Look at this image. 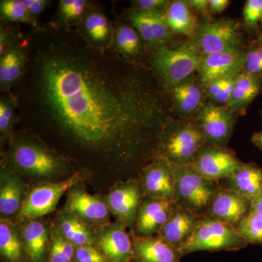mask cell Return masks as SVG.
<instances>
[{
  "label": "cell",
  "mask_w": 262,
  "mask_h": 262,
  "mask_svg": "<svg viewBox=\"0 0 262 262\" xmlns=\"http://www.w3.org/2000/svg\"><path fill=\"white\" fill-rule=\"evenodd\" d=\"M73 44L53 41L34 57L39 115L80 145L125 158L150 138H161L170 115L149 77Z\"/></svg>",
  "instance_id": "1"
},
{
  "label": "cell",
  "mask_w": 262,
  "mask_h": 262,
  "mask_svg": "<svg viewBox=\"0 0 262 262\" xmlns=\"http://www.w3.org/2000/svg\"><path fill=\"white\" fill-rule=\"evenodd\" d=\"M202 57L194 42L184 41L176 47L166 45L155 49L152 66L163 85L173 89L198 70Z\"/></svg>",
  "instance_id": "2"
},
{
  "label": "cell",
  "mask_w": 262,
  "mask_h": 262,
  "mask_svg": "<svg viewBox=\"0 0 262 262\" xmlns=\"http://www.w3.org/2000/svg\"><path fill=\"white\" fill-rule=\"evenodd\" d=\"M176 180L175 199L179 206L198 215L208 211L216 193L213 181L203 175L193 165H173Z\"/></svg>",
  "instance_id": "3"
},
{
  "label": "cell",
  "mask_w": 262,
  "mask_h": 262,
  "mask_svg": "<svg viewBox=\"0 0 262 262\" xmlns=\"http://www.w3.org/2000/svg\"><path fill=\"white\" fill-rule=\"evenodd\" d=\"M247 244L235 227L205 218L199 220L192 235L179 251L184 256L195 251H235Z\"/></svg>",
  "instance_id": "4"
},
{
  "label": "cell",
  "mask_w": 262,
  "mask_h": 262,
  "mask_svg": "<svg viewBox=\"0 0 262 262\" xmlns=\"http://www.w3.org/2000/svg\"><path fill=\"white\" fill-rule=\"evenodd\" d=\"M194 43L202 55L241 51V26L231 18L208 19L196 29Z\"/></svg>",
  "instance_id": "5"
},
{
  "label": "cell",
  "mask_w": 262,
  "mask_h": 262,
  "mask_svg": "<svg viewBox=\"0 0 262 262\" xmlns=\"http://www.w3.org/2000/svg\"><path fill=\"white\" fill-rule=\"evenodd\" d=\"M81 179L82 176L78 172L62 182L43 183L36 186L24 200L18 212L19 219L30 222L49 214L56 209L63 194L77 185Z\"/></svg>",
  "instance_id": "6"
},
{
  "label": "cell",
  "mask_w": 262,
  "mask_h": 262,
  "mask_svg": "<svg viewBox=\"0 0 262 262\" xmlns=\"http://www.w3.org/2000/svg\"><path fill=\"white\" fill-rule=\"evenodd\" d=\"M95 246L106 262H132V239L120 221L99 227Z\"/></svg>",
  "instance_id": "7"
},
{
  "label": "cell",
  "mask_w": 262,
  "mask_h": 262,
  "mask_svg": "<svg viewBox=\"0 0 262 262\" xmlns=\"http://www.w3.org/2000/svg\"><path fill=\"white\" fill-rule=\"evenodd\" d=\"M246 51L215 53L202 57L198 68L200 81L206 85L212 81L236 77L244 72Z\"/></svg>",
  "instance_id": "8"
},
{
  "label": "cell",
  "mask_w": 262,
  "mask_h": 262,
  "mask_svg": "<svg viewBox=\"0 0 262 262\" xmlns=\"http://www.w3.org/2000/svg\"><path fill=\"white\" fill-rule=\"evenodd\" d=\"M194 168L206 178L214 181L229 178L239 170L243 164L227 150L217 146L202 147L198 151Z\"/></svg>",
  "instance_id": "9"
},
{
  "label": "cell",
  "mask_w": 262,
  "mask_h": 262,
  "mask_svg": "<svg viewBox=\"0 0 262 262\" xmlns=\"http://www.w3.org/2000/svg\"><path fill=\"white\" fill-rule=\"evenodd\" d=\"M200 129L192 125H183L165 141V153L173 165H189L195 160L204 139Z\"/></svg>",
  "instance_id": "10"
},
{
  "label": "cell",
  "mask_w": 262,
  "mask_h": 262,
  "mask_svg": "<svg viewBox=\"0 0 262 262\" xmlns=\"http://www.w3.org/2000/svg\"><path fill=\"white\" fill-rule=\"evenodd\" d=\"M64 211L77 215L89 225L94 224L101 227L108 224L110 209L106 203L80 188L70 189Z\"/></svg>",
  "instance_id": "11"
},
{
  "label": "cell",
  "mask_w": 262,
  "mask_h": 262,
  "mask_svg": "<svg viewBox=\"0 0 262 262\" xmlns=\"http://www.w3.org/2000/svg\"><path fill=\"white\" fill-rule=\"evenodd\" d=\"M13 160L19 168L36 177H53L61 168L59 160L53 155L32 144L17 146L13 153Z\"/></svg>",
  "instance_id": "12"
},
{
  "label": "cell",
  "mask_w": 262,
  "mask_h": 262,
  "mask_svg": "<svg viewBox=\"0 0 262 262\" xmlns=\"http://www.w3.org/2000/svg\"><path fill=\"white\" fill-rule=\"evenodd\" d=\"M251 203L232 189L217 191L208 210L209 218L226 225L238 227L249 213Z\"/></svg>",
  "instance_id": "13"
},
{
  "label": "cell",
  "mask_w": 262,
  "mask_h": 262,
  "mask_svg": "<svg viewBox=\"0 0 262 262\" xmlns=\"http://www.w3.org/2000/svg\"><path fill=\"white\" fill-rule=\"evenodd\" d=\"M201 130L208 141L222 145L229 140L234 127L232 113L213 104L207 103L202 107L199 114Z\"/></svg>",
  "instance_id": "14"
},
{
  "label": "cell",
  "mask_w": 262,
  "mask_h": 262,
  "mask_svg": "<svg viewBox=\"0 0 262 262\" xmlns=\"http://www.w3.org/2000/svg\"><path fill=\"white\" fill-rule=\"evenodd\" d=\"M141 189L136 182L118 184L110 192L106 199L108 209L125 226L136 222L140 208Z\"/></svg>",
  "instance_id": "15"
},
{
  "label": "cell",
  "mask_w": 262,
  "mask_h": 262,
  "mask_svg": "<svg viewBox=\"0 0 262 262\" xmlns=\"http://www.w3.org/2000/svg\"><path fill=\"white\" fill-rule=\"evenodd\" d=\"M132 262H179L182 254L161 237L134 234Z\"/></svg>",
  "instance_id": "16"
},
{
  "label": "cell",
  "mask_w": 262,
  "mask_h": 262,
  "mask_svg": "<svg viewBox=\"0 0 262 262\" xmlns=\"http://www.w3.org/2000/svg\"><path fill=\"white\" fill-rule=\"evenodd\" d=\"M143 185L150 198L173 201L176 196L173 164L161 160L150 165L144 170Z\"/></svg>",
  "instance_id": "17"
},
{
  "label": "cell",
  "mask_w": 262,
  "mask_h": 262,
  "mask_svg": "<svg viewBox=\"0 0 262 262\" xmlns=\"http://www.w3.org/2000/svg\"><path fill=\"white\" fill-rule=\"evenodd\" d=\"M172 202L150 198L141 205L136 219L140 236H153L161 231L173 211Z\"/></svg>",
  "instance_id": "18"
},
{
  "label": "cell",
  "mask_w": 262,
  "mask_h": 262,
  "mask_svg": "<svg viewBox=\"0 0 262 262\" xmlns=\"http://www.w3.org/2000/svg\"><path fill=\"white\" fill-rule=\"evenodd\" d=\"M176 208L160 231V237L179 250L191 237L200 220L198 215L182 207Z\"/></svg>",
  "instance_id": "19"
},
{
  "label": "cell",
  "mask_w": 262,
  "mask_h": 262,
  "mask_svg": "<svg viewBox=\"0 0 262 262\" xmlns=\"http://www.w3.org/2000/svg\"><path fill=\"white\" fill-rule=\"evenodd\" d=\"M21 237L27 262H47L51 238L44 223L38 220L28 222Z\"/></svg>",
  "instance_id": "20"
},
{
  "label": "cell",
  "mask_w": 262,
  "mask_h": 262,
  "mask_svg": "<svg viewBox=\"0 0 262 262\" xmlns=\"http://www.w3.org/2000/svg\"><path fill=\"white\" fill-rule=\"evenodd\" d=\"M262 90V76L255 75L247 72L236 76L232 97L227 106L230 112L241 111L247 107Z\"/></svg>",
  "instance_id": "21"
},
{
  "label": "cell",
  "mask_w": 262,
  "mask_h": 262,
  "mask_svg": "<svg viewBox=\"0 0 262 262\" xmlns=\"http://www.w3.org/2000/svg\"><path fill=\"white\" fill-rule=\"evenodd\" d=\"M230 189L252 202L262 189V168L252 164H243L237 171L229 177Z\"/></svg>",
  "instance_id": "22"
},
{
  "label": "cell",
  "mask_w": 262,
  "mask_h": 262,
  "mask_svg": "<svg viewBox=\"0 0 262 262\" xmlns=\"http://www.w3.org/2000/svg\"><path fill=\"white\" fill-rule=\"evenodd\" d=\"M56 226L66 238L76 247L95 246L96 231L77 215L63 213L58 219Z\"/></svg>",
  "instance_id": "23"
},
{
  "label": "cell",
  "mask_w": 262,
  "mask_h": 262,
  "mask_svg": "<svg viewBox=\"0 0 262 262\" xmlns=\"http://www.w3.org/2000/svg\"><path fill=\"white\" fill-rule=\"evenodd\" d=\"M23 194L24 185L18 177L3 172L0 179V213L5 219L20 211Z\"/></svg>",
  "instance_id": "24"
},
{
  "label": "cell",
  "mask_w": 262,
  "mask_h": 262,
  "mask_svg": "<svg viewBox=\"0 0 262 262\" xmlns=\"http://www.w3.org/2000/svg\"><path fill=\"white\" fill-rule=\"evenodd\" d=\"M0 255L3 262H24L27 258L16 225L5 218L0 222Z\"/></svg>",
  "instance_id": "25"
},
{
  "label": "cell",
  "mask_w": 262,
  "mask_h": 262,
  "mask_svg": "<svg viewBox=\"0 0 262 262\" xmlns=\"http://www.w3.org/2000/svg\"><path fill=\"white\" fill-rule=\"evenodd\" d=\"M167 24L170 31L185 36L195 34L196 20L189 2L177 0L169 5L165 13Z\"/></svg>",
  "instance_id": "26"
},
{
  "label": "cell",
  "mask_w": 262,
  "mask_h": 262,
  "mask_svg": "<svg viewBox=\"0 0 262 262\" xmlns=\"http://www.w3.org/2000/svg\"><path fill=\"white\" fill-rule=\"evenodd\" d=\"M174 106L179 113L189 115L201 106L203 94L194 80L187 79L172 89Z\"/></svg>",
  "instance_id": "27"
},
{
  "label": "cell",
  "mask_w": 262,
  "mask_h": 262,
  "mask_svg": "<svg viewBox=\"0 0 262 262\" xmlns=\"http://www.w3.org/2000/svg\"><path fill=\"white\" fill-rule=\"evenodd\" d=\"M76 248L56 226L51 229L47 262H73Z\"/></svg>",
  "instance_id": "28"
},
{
  "label": "cell",
  "mask_w": 262,
  "mask_h": 262,
  "mask_svg": "<svg viewBox=\"0 0 262 262\" xmlns=\"http://www.w3.org/2000/svg\"><path fill=\"white\" fill-rule=\"evenodd\" d=\"M24 58L20 51L11 50L2 56L0 61V80L2 83L10 84L20 77Z\"/></svg>",
  "instance_id": "29"
},
{
  "label": "cell",
  "mask_w": 262,
  "mask_h": 262,
  "mask_svg": "<svg viewBox=\"0 0 262 262\" xmlns=\"http://www.w3.org/2000/svg\"><path fill=\"white\" fill-rule=\"evenodd\" d=\"M237 229L247 244L262 246V218L260 215L250 210Z\"/></svg>",
  "instance_id": "30"
},
{
  "label": "cell",
  "mask_w": 262,
  "mask_h": 262,
  "mask_svg": "<svg viewBox=\"0 0 262 262\" xmlns=\"http://www.w3.org/2000/svg\"><path fill=\"white\" fill-rule=\"evenodd\" d=\"M130 21L140 32L141 37L149 47L157 49L158 46L154 37L150 11L139 10L132 13L130 15Z\"/></svg>",
  "instance_id": "31"
},
{
  "label": "cell",
  "mask_w": 262,
  "mask_h": 262,
  "mask_svg": "<svg viewBox=\"0 0 262 262\" xmlns=\"http://www.w3.org/2000/svg\"><path fill=\"white\" fill-rule=\"evenodd\" d=\"M116 40L120 51L127 56H136L140 51V39L136 31L130 27H120L117 30Z\"/></svg>",
  "instance_id": "32"
},
{
  "label": "cell",
  "mask_w": 262,
  "mask_h": 262,
  "mask_svg": "<svg viewBox=\"0 0 262 262\" xmlns=\"http://www.w3.org/2000/svg\"><path fill=\"white\" fill-rule=\"evenodd\" d=\"M150 14L152 22L154 37L158 48L166 46L167 43L171 39V31L167 24L165 13L160 11H150Z\"/></svg>",
  "instance_id": "33"
},
{
  "label": "cell",
  "mask_w": 262,
  "mask_h": 262,
  "mask_svg": "<svg viewBox=\"0 0 262 262\" xmlns=\"http://www.w3.org/2000/svg\"><path fill=\"white\" fill-rule=\"evenodd\" d=\"M245 27L248 32H257L262 19V0H248L244 10Z\"/></svg>",
  "instance_id": "34"
},
{
  "label": "cell",
  "mask_w": 262,
  "mask_h": 262,
  "mask_svg": "<svg viewBox=\"0 0 262 262\" xmlns=\"http://www.w3.org/2000/svg\"><path fill=\"white\" fill-rule=\"evenodd\" d=\"M85 27L90 37L95 41H102L107 37L108 22L103 15L93 13L87 17Z\"/></svg>",
  "instance_id": "35"
},
{
  "label": "cell",
  "mask_w": 262,
  "mask_h": 262,
  "mask_svg": "<svg viewBox=\"0 0 262 262\" xmlns=\"http://www.w3.org/2000/svg\"><path fill=\"white\" fill-rule=\"evenodd\" d=\"M2 15L5 18L13 21H27L29 12L22 0H6L1 3Z\"/></svg>",
  "instance_id": "36"
},
{
  "label": "cell",
  "mask_w": 262,
  "mask_h": 262,
  "mask_svg": "<svg viewBox=\"0 0 262 262\" xmlns=\"http://www.w3.org/2000/svg\"><path fill=\"white\" fill-rule=\"evenodd\" d=\"M244 71L253 75L262 76V46H256L246 51Z\"/></svg>",
  "instance_id": "37"
},
{
  "label": "cell",
  "mask_w": 262,
  "mask_h": 262,
  "mask_svg": "<svg viewBox=\"0 0 262 262\" xmlns=\"http://www.w3.org/2000/svg\"><path fill=\"white\" fill-rule=\"evenodd\" d=\"M73 262H106L102 253L95 246H80L76 248Z\"/></svg>",
  "instance_id": "38"
},
{
  "label": "cell",
  "mask_w": 262,
  "mask_h": 262,
  "mask_svg": "<svg viewBox=\"0 0 262 262\" xmlns=\"http://www.w3.org/2000/svg\"><path fill=\"white\" fill-rule=\"evenodd\" d=\"M85 5L83 0H63L61 2V12L66 19L77 18L83 13Z\"/></svg>",
  "instance_id": "39"
},
{
  "label": "cell",
  "mask_w": 262,
  "mask_h": 262,
  "mask_svg": "<svg viewBox=\"0 0 262 262\" xmlns=\"http://www.w3.org/2000/svg\"><path fill=\"white\" fill-rule=\"evenodd\" d=\"M136 4L140 10L163 12L165 8L168 9L170 2L165 0H139Z\"/></svg>",
  "instance_id": "40"
},
{
  "label": "cell",
  "mask_w": 262,
  "mask_h": 262,
  "mask_svg": "<svg viewBox=\"0 0 262 262\" xmlns=\"http://www.w3.org/2000/svg\"><path fill=\"white\" fill-rule=\"evenodd\" d=\"M13 117V110L8 103H0V130L4 132L9 127Z\"/></svg>",
  "instance_id": "41"
},
{
  "label": "cell",
  "mask_w": 262,
  "mask_h": 262,
  "mask_svg": "<svg viewBox=\"0 0 262 262\" xmlns=\"http://www.w3.org/2000/svg\"><path fill=\"white\" fill-rule=\"evenodd\" d=\"M22 3L28 10L29 13L32 15L39 14L47 4L43 0H22Z\"/></svg>",
  "instance_id": "42"
},
{
  "label": "cell",
  "mask_w": 262,
  "mask_h": 262,
  "mask_svg": "<svg viewBox=\"0 0 262 262\" xmlns=\"http://www.w3.org/2000/svg\"><path fill=\"white\" fill-rule=\"evenodd\" d=\"M189 5L192 9L202 15H208L209 10V1L208 0H191Z\"/></svg>",
  "instance_id": "43"
},
{
  "label": "cell",
  "mask_w": 262,
  "mask_h": 262,
  "mask_svg": "<svg viewBox=\"0 0 262 262\" xmlns=\"http://www.w3.org/2000/svg\"><path fill=\"white\" fill-rule=\"evenodd\" d=\"M230 4L228 0H210L209 10L213 14H220Z\"/></svg>",
  "instance_id": "44"
},
{
  "label": "cell",
  "mask_w": 262,
  "mask_h": 262,
  "mask_svg": "<svg viewBox=\"0 0 262 262\" xmlns=\"http://www.w3.org/2000/svg\"><path fill=\"white\" fill-rule=\"evenodd\" d=\"M250 210L262 218V189L258 195L251 202Z\"/></svg>",
  "instance_id": "45"
},
{
  "label": "cell",
  "mask_w": 262,
  "mask_h": 262,
  "mask_svg": "<svg viewBox=\"0 0 262 262\" xmlns=\"http://www.w3.org/2000/svg\"><path fill=\"white\" fill-rule=\"evenodd\" d=\"M253 141L256 146L262 150V129L253 136Z\"/></svg>",
  "instance_id": "46"
},
{
  "label": "cell",
  "mask_w": 262,
  "mask_h": 262,
  "mask_svg": "<svg viewBox=\"0 0 262 262\" xmlns=\"http://www.w3.org/2000/svg\"><path fill=\"white\" fill-rule=\"evenodd\" d=\"M261 30L259 34H258L257 39H256V46H262V19H261Z\"/></svg>",
  "instance_id": "47"
}]
</instances>
